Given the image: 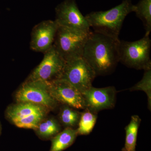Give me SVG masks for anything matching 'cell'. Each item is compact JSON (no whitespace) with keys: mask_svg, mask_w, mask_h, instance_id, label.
Returning <instances> with one entry per match:
<instances>
[{"mask_svg":"<svg viewBox=\"0 0 151 151\" xmlns=\"http://www.w3.org/2000/svg\"><path fill=\"white\" fill-rule=\"evenodd\" d=\"M55 20L59 26L89 32L90 27L79 11L75 0H64L55 8Z\"/></svg>","mask_w":151,"mask_h":151,"instance_id":"obj_8","label":"cell"},{"mask_svg":"<svg viewBox=\"0 0 151 151\" xmlns=\"http://www.w3.org/2000/svg\"><path fill=\"white\" fill-rule=\"evenodd\" d=\"M134 5L130 0H124L111 9L92 12L85 17L94 32L119 40V35L124 19L129 14L134 12Z\"/></svg>","mask_w":151,"mask_h":151,"instance_id":"obj_2","label":"cell"},{"mask_svg":"<svg viewBox=\"0 0 151 151\" xmlns=\"http://www.w3.org/2000/svg\"><path fill=\"white\" fill-rule=\"evenodd\" d=\"M151 47L150 36L134 42L120 40L119 62L137 70L151 69Z\"/></svg>","mask_w":151,"mask_h":151,"instance_id":"obj_3","label":"cell"},{"mask_svg":"<svg viewBox=\"0 0 151 151\" xmlns=\"http://www.w3.org/2000/svg\"><path fill=\"white\" fill-rule=\"evenodd\" d=\"M61 130L59 122L54 118L42 120L35 130L37 134L42 139H51Z\"/></svg>","mask_w":151,"mask_h":151,"instance_id":"obj_15","label":"cell"},{"mask_svg":"<svg viewBox=\"0 0 151 151\" xmlns=\"http://www.w3.org/2000/svg\"><path fill=\"white\" fill-rule=\"evenodd\" d=\"M130 91H142L147 97L148 107L151 109V69L145 70L142 79L134 86L128 89Z\"/></svg>","mask_w":151,"mask_h":151,"instance_id":"obj_19","label":"cell"},{"mask_svg":"<svg viewBox=\"0 0 151 151\" xmlns=\"http://www.w3.org/2000/svg\"><path fill=\"white\" fill-rule=\"evenodd\" d=\"M141 122V119L137 115L131 117L130 123L125 128V143L122 151H136L138 130Z\"/></svg>","mask_w":151,"mask_h":151,"instance_id":"obj_14","label":"cell"},{"mask_svg":"<svg viewBox=\"0 0 151 151\" xmlns=\"http://www.w3.org/2000/svg\"><path fill=\"white\" fill-rule=\"evenodd\" d=\"M58 26L55 20H51L43 21L35 26L31 34V49L43 53L48 50L54 43Z\"/></svg>","mask_w":151,"mask_h":151,"instance_id":"obj_11","label":"cell"},{"mask_svg":"<svg viewBox=\"0 0 151 151\" xmlns=\"http://www.w3.org/2000/svg\"><path fill=\"white\" fill-rule=\"evenodd\" d=\"M48 82L26 80L17 92V101L18 103H29L39 105L49 111L53 110L58 103L50 94Z\"/></svg>","mask_w":151,"mask_h":151,"instance_id":"obj_5","label":"cell"},{"mask_svg":"<svg viewBox=\"0 0 151 151\" xmlns=\"http://www.w3.org/2000/svg\"><path fill=\"white\" fill-rule=\"evenodd\" d=\"M134 12L142 22L145 30V36H150L151 31V0H141L135 5Z\"/></svg>","mask_w":151,"mask_h":151,"instance_id":"obj_16","label":"cell"},{"mask_svg":"<svg viewBox=\"0 0 151 151\" xmlns=\"http://www.w3.org/2000/svg\"><path fill=\"white\" fill-rule=\"evenodd\" d=\"M81 112L68 105H63L60 107L58 117L60 123L66 128H73L78 126Z\"/></svg>","mask_w":151,"mask_h":151,"instance_id":"obj_17","label":"cell"},{"mask_svg":"<svg viewBox=\"0 0 151 151\" xmlns=\"http://www.w3.org/2000/svg\"><path fill=\"white\" fill-rule=\"evenodd\" d=\"M1 123H0V136H1Z\"/></svg>","mask_w":151,"mask_h":151,"instance_id":"obj_21","label":"cell"},{"mask_svg":"<svg viewBox=\"0 0 151 151\" xmlns=\"http://www.w3.org/2000/svg\"><path fill=\"white\" fill-rule=\"evenodd\" d=\"M96 75L82 57L65 62L60 79L67 81L83 93L92 86Z\"/></svg>","mask_w":151,"mask_h":151,"instance_id":"obj_6","label":"cell"},{"mask_svg":"<svg viewBox=\"0 0 151 151\" xmlns=\"http://www.w3.org/2000/svg\"><path fill=\"white\" fill-rule=\"evenodd\" d=\"M78 135L76 129L65 128L52 138L50 151L64 150L73 145Z\"/></svg>","mask_w":151,"mask_h":151,"instance_id":"obj_13","label":"cell"},{"mask_svg":"<svg viewBox=\"0 0 151 151\" xmlns=\"http://www.w3.org/2000/svg\"><path fill=\"white\" fill-rule=\"evenodd\" d=\"M90 32L58 26L53 46L65 62L81 57Z\"/></svg>","mask_w":151,"mask_h":151,"instance_id":"obj_4","label":"cell"},{"mask_svg":"<svg viewBox=\"0 0 151 151\" xmlns=\"http://www.w3.org/2000/svg\"><path fill=\"white\" fill-rule=\"evenodd\" d=\"M48 110L42 106L29 103H18L8 107L6 116L12 122L36 113H45Z\"/></svg>","mask_w":151,"mask_h":151,"instance_id":"obj_12","label":"cell"},{"mask_svg":"<svg viewBox=\"0 0 151 151\" xmlns=\"http://www.w3.org/2000/svg\"><path fill=\"white\" fill-rule=\"evenodd\" d=\"M48 91L58 103L76 109H85L82 93L73 85L63 79H56L48 82Z\"/></svg>","mask_w":151,"mask_h":151,"instance_id":"obj_9","label":"cell"},{"mask_svg":"<svg viewBox=\"0 0 151 151\" xmlns=\"http://www.w3.org/2000/svg\"><path fill=\"white\" fill-rule=\"evenodd\" d=\"M44 54L43 59L27 80L50 82L60 78L65 66V60L53 45Z\"/></svg>","mask_w":151,"mask_h":151,"instance_id":"obj_7","label":"cell"},{"mask_svg":"<svg viewBox=\"0 0 151 151\" xmlns=\"http://www.w3.org/2000/svg\"><path fill=\"white\" fill-rule=\"evenodd\" d=\"M46 113V112L33 113L24 118L14 121L12 123L19 128L35 130L40 123L44 119Z\"/></svg>","mask_w":151,"mask_h":151,"instance_id":"obj_20","label":"cell"},{"mask_svg":"<svg viewBox=\"0 0 151 151\" xmlns=\"http://www.w3.org/2000/svg\"><path fill=\"white\" fill-rule=\"evenodd\" d=\"M97 114L84 109L81 113V117L76 129L78 135H89L93 130L96 123Z\"/></svg>","mask_w":151,"mask_h":151,"instance_id":"obj_18","label":"cell"},{"mask_svg":"<svg viewBox=\"0 0 151 151\" xmlns=\"http://www.w3.org/2000/svg\"><path fill=\"white\" fill-rule=\"evenodd\" d=\"M120 40L93 31L90 32L82 57L94 70L96 76L108 75L115 70L119 62Z\"/></svg>","mask_w":151,"mask_h":151,"instance_id":"obj_1","label":"cell"},{"mask_svg":"<svg viewBox=\"0 0 151 151\" xmlns=\"http://www.w3.org/2000/svg\"><path fill=\"white\" fill-rule=\"evenodd\" d=\"M116 94L114 86L100 88L91 86L82 93L85 109L97 114L102 110L112 109L116 104Z\"/></svg>","mask_w":151,"mask_h":151,"instance_id":"obj_10","label":"cell"}]
</instances>
